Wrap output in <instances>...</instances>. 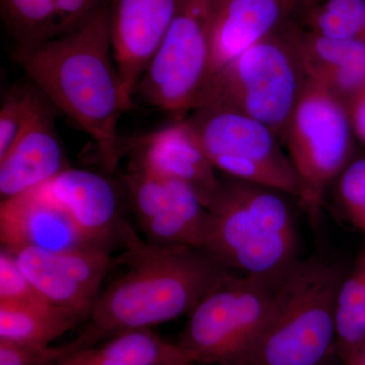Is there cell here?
I'll return each mask as SVG.
<instances>
[{"instance_id": "obj_1", "label": "cell", "mask_w": 365, "mask_h": 365, "mask_svg": "<svg viewBox=\"0 0 365 365\" xmlns=\"http://www.w3.org/2000/svg\"><path fill=\"white\" fill-rule=\"evenodd\" d=\"M110 6L68 35L13 53L26 78L57 111L90 136L108 176L125 155L119 122L134 105L113 54Z\"/></svg>"}, {"instance_id": "obj_2", "label": "cell", "mask_w": 365, "mask_h": 365, "mask_svg": "<svg viewBox=\"0 0 365 365\" xmlns=\"http://www.w3.org/2000/svg\"><path fill=\"white\" fill-rule=\"evenodd\" d=\"M125 248L126 271L101 292L81 334L90 347L188 316L230 271L206 250L143 242L134 230Z\"/></svg>"}, {"instance_id": "obj_3", "label": "cell", "mask_w": 365, "mask_h": 365, "mask_svg": "<svg viewBox=\"0 0 365 365\" xmlns=\"http://www.w3.org/2000/svg\"><path fill=\"white\" fill-rule=\"evenodd\" d=\"M344 274L327 257L297 262L283 276L245 365H329L338 357L335 304Z\"/></svg>"}, {"instance_id": "obj_4", "label": "cell", "mask_w": 365, "mask_h": 365, "mask_svg": "<svg viewBox=\"0 0 365 365\" xmlns=\"http://www.w3.org/2000/svg\"><path fill=\"white\" fill-rule=\"evenodd\" d=\"M287 194L230 179L215 206L206 251L227 270L280 277L300 260L299 235Z\"/></svg>"}, {"instance_id": "obj_5", "label": "cell", "mask_w": 365, "mask_h": 365, "mask_svg": "<svg viewBox=\"0 0 365 365\" xmlns=\"http://www.w3.org/2000/svg\"><path fill=\"white\" fill-rule=\"evenodd\" d=\"M307 81L294 43L287 32L278 31L218 71L196 109L213 106L246 115L265 124L282 140Z\"/></svg>"}, {"instance_id": "obj_6", "label": "cell", "mask_w": 365, "mask_h": 365, "mask_svg": "<svg viewBox=\"0 0 365 365\" xmlns=\"http://www.w3.org/2000/svg\"><path fill=\"white\" fill-rule=\"evenodd\" d=\"M283 276L227 271L188 314L177 344L185 356L194 364L245 365L267 322Z\"/></svg>"}, {"instance_id": "obj_7", "label": "cell", "mask_w": 365, "mask_h": 365, "mask_svg": "<svg viewBox=\"0 0 365 365\" xmlns=\"http://www.w3.org/2000/svg\"><path fill=\"white\" fill-rule=\"evenodd\" d=\"M354 138L347 106L307 79L282 143L299 179V203L312 215L353 160Z\"/></svg>"}, {"instance_id": "obj_8", "label": "cell", "mask_w": 365, "mask_h": 365, "mask_svg": "<svg viewBox=\"0 0 365 365\" xmlns=\"http://www.w3.org/2000/svg\"><path fill=\"white\" fill-rule=\"evenodd\" d=\"M211 76V0H179L134 97L170 114L193 112Z\"/></svg>"}, {"instance_id": "obj_9", "label": "cell", "mask_w": 365, "mask_h": 365, "mask_svg": "<svg viewBox=\"0 0 365 365\" xmlns=\"http://www.w3.org/2000/svg\"><path fill=\"white\" fill-rule=\"evenodd\" d=\"M192 113L187 120L216 170L299 199V179L275 132L225 108L206 106Z\"/></svg>"}, {"instance_id": "obj_10", "label": "cell", "mask_w": 365, "mask_h": 365, "mask_svg": "<svg viewBox=\"0 0 365 365\" xmlns=\"http://www.w3.org/2000/svg\"><path fill=\"white\" fill-rule=\"evenodd\" d=\"M122 186L136 222L151 244L205 250L212 213L193 190L129 163Z\"/></svg>"}, {"instance_id": "obj_11", "label": "cell", "mask_w": 365, "mask_h": 365, "mask_svg": "<svg viewBox=\"0 0 365 365\" xmlns=\"http://www.w3.org/2000/svg\"><path fill=\"white\" fill-rule=\"evenodd\" d=\"M11 254L48 302L81 319L90 317L111 266L109 250L95 246L60 252L28 248Z\"/></svg>"}, {"instance_id": "obj_12", "label": "cell", "mask_w": 365, "mask_h": 365, "mask_svg": "<svg viewBox=\"0 0 365 365\" xmlns=\"http://www.w3.org/2000/svg\"><path fill=\"white\" fill-rule=\"evenodd\" d=\"M129 163L153 174L176 180L193 190L201 202L213 210L225 191V182L205 155L188 120L144 135L124 138Z\"/></svg>"}, {"instance_id": "obj_13", "label": "cell", "mask_w": 365, "mask_h": 365, "mask_svg": "<svg viewBox=\"0 0 365 365\" xmlns=\"http://www.w3.org/2000/svg\"><path fill=\"white\" fill-rule=\"evenodd\" d=\"M38 188L66 211L93 246L125 245L133 230L122 216L116 187L104 175L69 167Z\"/></svg>"}, {"instance_id": "obj_14", "label": "cell", "mask_w": 365, "mask_h": 365, "mask_svg": "<svg viewBox=\"0 0 365 365\" xmlns=\"http://www.w3.org/2000/svg\"><path fill=\"white\" fill-rule=\"evenodd\" d=\"M179 0H113L110 31L113 54L127 95L137 86L162 44Z\"/></svg>"}, {"instance_id": "obj_15", "label": "cell", "mask_w": 365, "mask_h": 365, "mask_svg": "<svg viewBox=\"0 0 365 365\" xmlns=\"http://www.w3.org/2000/svg\"><path fill=\"white\" fill-rule=\"evenodd\" d=\"M56 113L49 101L0 158L1 201L37 188L71 167L57 132Z\"/></svg>"}, {"instance_id": "obj_16", "label": "cell", "mask_w": 365, "mask_h": 365, "mask_svg": "<svg viewBox=\"0 0 365 365\" xmlns=\"http://www.w3.org/2000/svg\"><path fill=\"white\" fill-rule=\"evenodd\" d=\"M0 239L2 248L11 253L28 248L60 252L93 246L66 211L38 187L1 201Z\"/></svg>"}, {"instance_id": "obj_17", "label": "cell", "mask_w": 365, "mask_h": 365, "mask_svg": "<svg viewBox=\"0 0 365 365\" xmlns=\"http://www.w3.org/2000/svg\"><path fill=\"white\" fill-rule=\"evenodd\" d=\"M287 0H211V76L280 30Z\"/></svg>"}, {"instance_id": "obj_18", "label": "cell", "mask_w": 365, "mask_h": 365, "mask_svg": "<svg viewBox=\"0 0 365 365\" xmlns=\"http://www.w3.org/2000/svg\"><path fill=\"white\" fill-rule=\"evenodd\" d=\"M307 79L349 105L365 86V42L334 39L309 30L288 28Z\"/></svg>"}, {"instance_id": "obj_19", "label": "cell", "mask_w": 365, "mask_h": 365, "mask_svg": "<svg viewBox=\"0 0 365 365\" xmlns=\"http://www.w3.org/2000/svg\"><path fill=\"white\" fill-rule=\"evenodd\" d=\"M113 0H0V18L16 48L29 49L68 35Z\"/></svg>"}, {"instance_id": "obj_20", "label": "cell", "mask_w": 365, "mask_h": 365, "mask_svg": "<svg viewBox=\"0 0 365 365\" xmlns=\"http://www.w3.org/2000/svg\"><path fill=\"white\" fill-rule=\"evenodd\" d=\"M79 321L76 314L46 300L0 304V342L51 345Z\"/></svg>"}, {"instance_id": "obj_21", "label": "cell", "mask_w": 365, "mask_h": 365, "mask_svg": "<svg viewBox=\"0 0 365 365\" xmlns=\"http://www.w3.org/2000/svg\"><path fill=\"white\" fill-rule=\"evenodd\" d=\"M107 340L76 353L74 365H163L186 357L179 346L150 328L125 331Z\"/></svg>"}, {"instance_id": "obj_22", "label": "cell", "mask_w": 365, "mask_h": 365, "mask_svg": "<svg viewBox=\"0 0 365 365\" xmlns=\"http://www.w3.org/2000/svg\"><path fill=\"white\" fill-rule=\"evenodd\" d=\"M335 324L338 357L345 365L365 343V248L341 280Z\"/></svg>"}, {"instance_id": "obj_23", "label": "cell", "mask_w": 365, "mask_h": 365, "mask_svg": "<svg viewBox=\"0 0 365 365\" xmlns=\"http://www.w3.org/2000/svg\"><path fill=\"white\" fill-rule=\"evenodd\" d=\"M304 25L325 37L365 42V0H323L307 11Z\"/></svg>"}, {"instance_id": "obj_24", "label": "cell", "mask_w": 365, "mask_h": 365, "mask_svg": "<svg viewBox=\"0 0 365 365\" xmlns=\"http://www.w3.org/2000/svg\"><path fill=\"white\" fill-rule=\"evenodd\" d=\"M48 102L44 93L29 78L9 90L0 109V158L6 155L29 122Z\"/></svg>"}, {"instance_id": "obj_25", "label": "cell", "mask_w": 365, "mask_h": 365, "mask_svg": "<svg viewBox=\"0 0 365 365\" xmlns=\"http://www.w3.org/2000/svg\"><path fill=\"white\" fill-rule=\"evenodd\" d=\"M334 186L343 215L365 235V157L353 158Z\"/></svg>"}, {"instance_id": "obj_26", "label": "cell", "mask_w": 365, "mask_h": 365, "mask_svg": "<svg viewBox=\"0 0 365 365\" xmlns=\"http://www.w3.org/2000/svg\"><path fill=\"white\" fill-rule=\"evenodd\" d=\"M86 348L88 346L81 335L61 346L0 342V365H58Z\"/></svg>"}, {"instance_id": "obj_27", "label": "cell", "mask_w": 365, "mask_h": 365, "mask_svg": "<svg viewBox=\"0 0 365 365\" xmlns=\"http://www.w3.org/2000/svg\"><path fill=\"white\" fill-rule=\"evenodd\" d=\"M46 300L21 271L11 252H0V304H26ZM47 302V300H46Z\"/></svg>"}, {"instance_id": "obj_28", "label": "cell", "mask_w": 365, "mask_h": 365, "mask_svg": "<svg viewBox=\"0 0 365 365\" xmlns=\"http://www.w3.org/2000/svg\"><path fill=\"white\" fill-rule=\"evenodd\" d=\"M355 138L365 146V86L347 106Z\"/></svg>"}, {"instance_id": "obj_29", "label": "cell", "mask_w": 365, "mask_h": 365, "mask_svg": "<svg viewBox=\"0 0 365 365\" xmlns=\"http://www.w3.org/2000/svg\"><path fill=\"white\" fill-rule=\"evenodd\" d=\"M163 365H195L193 362L190 361L187 357H180V359L172 360V361L167 362Z\"/></svg>"}, {"instance_id": "obj_30", "label": "cell", "mask_w": 365, "mask_h": 365, "mask_svg": "<svg viewBox=\"0 0 365 365\" xmlns=\"http://www.w3.org/2000/svg\"><path fill=\"white\" fill-rule=\"evenodd\" d=\"M76 354H73L72 355V356L68 357V359L64 360V361H62L61 364H59L58 365H74V362H76Z\"/></svg>"}, {"instance_id": "obj_31", "label": "cell", "mask_w": 365, "mask_h": 365, "mask_svg": "<svg viewBox=\"0 0 365 365\" xmlns=\"http://www.w3.org/2000/svg\"><path fill=\"white\" fill-rule=\"evenodd\" d=\"M290 1H292V4H294V2L297 1V0H290Z\"/></svg>"}, {"instance_id": "obj_32", "label": "cell", "mask_w": 365, "mask_h": 365, "mask_svg": "<svg viewBox=\"0 0 365 365\" xmlns=\"http://www.w3.org/2000/svg\"><path fill=\"white\" fill-rule=\"evenodd\" d=\"M287 1L289 2V4H292V2L290 1V0H287Z\"/></svg>"}]
</instances>
